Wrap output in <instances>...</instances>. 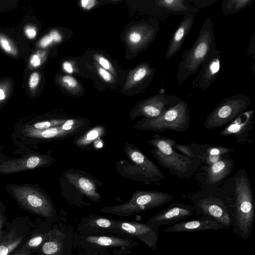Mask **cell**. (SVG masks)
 I'll use <instances>...</instances> for the list:
<instances>
[{
	"label": "cell",
	"mask_w": 255,
	"mask_h": 255,
	"mask_svg": "<svg viewBox=\"0 0 255 255\" xmlns=\"http://www.w3.org/2000/svg\"><path fill=\"white\" fill-rule=\"evenodd\" d=\"M195 213L192 205L184 203H173L164 210L149 218L146 224L158 228L161 226L174 224Z\"/></svg>",
	"instance_id": "cell-17"
},
{
	"label": "cell",
	"mask_w": 255,
	"mask_h": 255,
	"mask_svg": "<svg viewBox=\"0 0 255 255\" xmlns=\"http://www.w3.org/2000/svg\"><path fill=\"white\" fill-rule=\"evenodd\" d=\"M61 194L71 202L82 201L85 197L92 202H100L99 188L103 183L91 174L79 169H69L62 174L60 180Z\"/></svg>",
	"instance_id": "cell-6"
},
{
	"label": "cell",
	"mask_w": 255,
	"mask_h": 255,
	"mask_svg": "<svg viewBox=\"0 0 255 255\" xmlns=\"http://www.w3.org/2000/svg\"><path fill=\"white\" fill-rule=\"evenodd\" d=\"M216 188L234 206V220L231 227L233 233L243 240H247L252 232L255 218L253 192L248 173L241 168Z\"/></svg>",
	"instance_id": "cell-1"
},
{
	"label": "cell",
	"mask_w": 255,
	"mask_h": 255,
	"mask_svg": "<svg viewBox=\"0 0 255 255\" xmlns=\"http://www.w3.org/2000/svg\"><path fill=\"white\" fill-rule=\"evenodd\" d=\"M173 139L154 134L147 143L153 148L150 151L156 162L179 178L190 179L203 164L199 159L191 158L177 151L173 147Z\"/></svg>",
	"instance_id": "cell-2"
},
{
	"label": "cell",
	"mask_w": 255,
	"mask_h": 255,
	"mask_svg": "<svg viewBox=\"0 0 255 255\" xmlns=\"http://www.w3.org/2000/svg\"><path fill=\"white\" fill-rule=\"evenodd\" d=\"M155 70V68L151 67L148 63H142L128 73L124 89L128 90L150 81Z\"/></svg>",
	"instance_id": "cell-22"
},
{
	"label": "cell",
	"mask_w": 255,
	"mask_h": 255,
	"mask_svg": "<svg viewBox=\"0 0 255 255\" xmlns=\"http://www.w3.org/2000/svg\"><path fill=\"white\" fill-rule=\"evenodd\" d=\"M62 85L68 91L77 92L80 89V85L77 80L70 75H64L60 79Z\"/></svg>",
	"instance_id": "cell-31"
},
{
	"label": "cell",
	"mask_w": 255,
	"mask_h": 255,
	"mask_svg": "<svg viewBox=\"0 0 255 255\" xmlns=\"http://www.w3.org/2000/svg\"><path fill=\"white\" fill-rule=\"evenodd\" d=\"M106 128L103 125H97L77 135L73 143L77 148L84 150H91V145L95 144L106 134Z\"/></svg>",
	"instance_id": "cell-21"
},
{
	"label": "cell",
	"mask_w": 255,
	"mask_h": 255,
	"mask_svg": "<svg viewBox=\"0 0 255 255\" xmlns=\"http://www.w3.org/2000/svg\"><path fill=\"white\" fill-rule=\"evenodd\" d=\"M24 33L27 38L30 39H32L36 37L37 31L35 27L27 25L24 28Z\"/></svg>",
	"instance_id": "cell-40"
},
{
	"label": "cell",
	"mask_w": 255,
	"mask_h": 255,
	"mask_svg": "<svg viewBox=\"0 0 255 255\" xmlns=\"http://www.w3.org/2000/svg\"><path fill=\"white\" fill-rule=\"evenodd\" d=\"M233 151V149L221 145L206 144L204 145V151L203 154L212 155L229 156Z\"/></svg>",
	"instance_id": "cell-28"
},
{
	"label": "cell",
	"mask_w": 255,
	"mask_h": 255,
	"mask_svg": "<svg viewBox=\"0 0 255 255\" xmlns=\"http://www.w3.org/2000/svg\"><path fill=\"white\" fill-rule=\"evenodd\" d=\"M249 96L236 95L222 100L207 117L204 126L207 129L228 125L245 112L251 105Z\"/></svg>",
	"instance_id": "cell-9"
},
{
	"label": "cell",
	"mask_w": 255,
	"mask_h": 255,
	"mask_svg": "<svg viewBox=\"0 0 255 255\" xmlns=\"http://www.w3.org/2000/svg\"><path fill=\"white\" fill-rule=\"evenodd\" d=\"M16 189L14 191L15 198L24 209L48 220L55 216L53 206L44 193L27 187H20Z\"/></svg>",
	"instance_id": "cell-13"
},
{
	"label": "cell",
	"mask_w": 255,
	"mask_h": 255,
	"mask_svg": "<svg viewBox=\"0 0 255 255\" xmlns=\"http://www.w3.org/2000/svg\"><path fill=\"white\" fill-rule=\"evenodd\" d=\"M115 221L104 218H93L89 222L90 226L97 228L113 230Z\"/></svg>",
	"instance_id": "cell-32"
},
{
	"label": "cell",
	"mask_w": 255,
	"mask_h": 255,
	"mask_svg": "<svg viewBox=\"0 0 255 255\" xmlns=\"http://www.w3.org/2000/svg\"><path fill=\"white\" fill-rule=\"evenodd\" d=\"M29 62L32 67H38L41 64V59L38 54H34L31 55Z\"/></svg>",
	"instance_id": "cell-42"
},
{
	"label": "cell",
	"mask_w": 255,
	"mask_h": 255,
	"mask_svg": "<svg viewBox=\"0 0 255 255\" xmlns=\"http://www.w3.org/2000/svg\"><path fill=\"white\" fill-rule=\"evenodd\" d=\"M195 16L194 14L185 15L181 19L167 46L165 54L167 59L172 57L181 48L184 40L192 28Z\"/></svg>",
	"instance_id": "cell-20"
},
{
	"label": "cell",
	"mask_w": 255,
	"mask_h": 255,
	"mask_svg": "<svg viewBox=\"0 0 255 255\" xmlns=\"http://www.w3.org/2000/svg\"><path fill=\"white\" fill-rule=\"evenodd\" d=\"M52 38L53 42L59 43L62 41V36L60 33L56 29H53L48 34Z\"/></svg>",
	"instance_id": "cell-43"
},
{
	"label": "cell",
	"mask_w": 255,
	"mask_h": 255,
	"mask_svg": "<svg viewBox=\"0 0 255 255\" xmlns=\"http://www.w3.org/2000/svg\"><path fill=\"white\" fill-rule=\"evenodd\" d=\"M173 197L171 194L161 191L137 190L125 203L105 207L100 211L120 216H131L161 206L169 202Z\"/></svg>",
	"instance_id": "cell-8"
},
{
	"label": "cell",
	"mask_w": 255,
	"mask_h": 255,
	"mask_svg": "<svg viewBox=\"0 0 255 255\" xmlns=\"http://www.w3.org/2000/svg\"><path fill=\"white\" fill-rule=\"evenodd\" d=\"M5 98L4 91L0 88V100H4Z\"/></svg>",
	"instance_id": "cell-46"
},
{
	"label": "cell",
	"mask_w": 255,
	"mask_h": 255,
	"mask_svg": "<svg viewBox=\"0 0 255 255\" xmlns=\"http://www.w3.org/2000/svg\"><path fill=\"white\" fill-rule=\"evenodd\" d=\"M40 77L39 74L34 72L30 76L28 81V86L31 89H35L39 84Z\"/></svg>",
	"instance_id": "cell-37"
},
{
	"label": "cell",
	"mask_w": 255,
	"mask_h": 255,
	"mask_svg": "<svg viewBox=\"0 0 255 255\" xmlns=\"http://www.w3.org/2000/svg\"><path fill=\"white\" fill-rule=\"evenodd\" d=\"M190 200L196 215L209 216L224 225L226 229L232 227L234 206L218 189L197 191L191 196Z\"/></svg>",
	"instance_id": "cell-5"
},
{
	"label": "cell",
	"mask_w": 255,
	"mask_h": 255,
	"mask_svg": "<svg viewBox=\"0 0 255 255\" xmlns=\"http://www.w3.org/2000/svg\"><path fill=\"white\" fill-rule=\"evenodd\" d=\"M70 118L64 117L39 122L34 124L33 127L36 129L43 130L51 128L60 126Z\"/></svg>",
	"instance_id": "cell-30"
},
{
	"label": "cell",
	"mask_w": 255,
	"mask_h": 255,
	"mask_svg": "<svg viewBox=\"0 0 255 255\" xmlns=\"http://www.w3.org/2000/svg\"><path fill=\"white\" fill-rule=\"evenodd\" d=\"M221 64L220 51L213 50L201 65L200 72L192 83L194 88L205 90L215 82Z\"/></svg>",
	"instance_id": "cell-16"
},
{
	"label": "cell",
	"mask_w": 255,
	"mask_h": 255,
	"mask_svg": "<svg viewBox=\"0 0 255 255\" xmlns=\"http://www.w3.org/2000/svg\"><path fill=\"white\" fill-rule=\"evenodd\" d=\"M158 29L157 21L141 23L131 26L126 36L128 47L134 52L144 50L154 39Z\"/></svg>",
	"instance_id": "cell-15"
},
{
	"label": "cell",
	"mask_w": 255,
	"mask_h": 255,
	"mask_svg": "<svg viewBox=\"0 0 255 255\" xmlns=\"http://www.w3.org/2000/svg\"><path fill=\"white\" fill-rule=\"evenodd\" d=\"M33 254V253L31 252H23L18 249H16L10 255H32Z\"/></svg>",
	"instance_id": "cell-45"
},
{
	"label": "cell",
	"mask_w": 255,
	"mask_h": 255,
	"mask_svg": "<svg viewBox=\"0 0 255 255\" xmlns=\"http://www.w3.org/2000/svg\"><path fill=\"white\" fill-rule=\"evenodd\" d=\"M123 150L129 161L122 159L116 161V171L120 175L146 185H161L164 174L140 149L127 141Z\"/></svg>",
	"instance_id": "cell-3"
},
{
	"label": "cell",
	"mask_w": 255,
	"mask_h": 255,
	"mask_svg": "<svg viewBox=\"0 0 255 255\" xmlns=\"http://www.w3.org/2000/svg\"><path fill=\"white\" fill-rule=\"evenodd\" d=\"M255 0H223L222 12L225 15L238 13L251 5Z\"/></svg>",
	"instance_id": "cell-27"
},
{
	"label": "cell",
	"mask_w": 255,
	"mask_h": 255,
	"mask_svg": "<svg viewBox=\"0 0 255 255\" xmlns=\"http://www.w3.org/2000/svg\"><path fill=\"white\" fill-rule=\"evenodd\" d=\"M7 222L4 215V210L0 207V239L2 236Z\"/></svg>",
	"instance_id": "cell-38"
},
{
	"label": "cell",
	"mask_w": 255,
	"mask_h": 255,
	"mask_svg": "<svg viewBox=\"0 0 255 255\" xmlns=\"http://www.w3.org/2000/svg\"><path fill=\"white\" fill-rule=\"evenodd\" d=\"M235 167V160L230 156L225 157L210 165H202L196 176L203 190L216 188L231 175Z\"/></svg>",
	"instance_id": "cell-11"
},
{
	"label": "cell",
	"mask_w": 255,
	"mask_h": 255,
	"mask_svg": "<svg viewBox=\"0 0 255 255\" xmlns=\"http://www.w3.org/2000/svg\"><path fill=\"white\" fill-rule=\"evenodd\" d=\"M95 60L96 61L97 64L103 68L108 70L112 74H115V71L110 61L100 54H95L94 56Z\"/></svg>",
	"instance_id": "cell-34"
},
{
	"label": "cell",
	"mask_w": 255,
	"mask_h": 255,
	"mask_svg": "<svg viewBox=\"0 0 255 255\" xmlns=\"http://www.w3.org/2000/svg\"><path fill=\"white\" fill-rule=\"evenodd\" d=\"M173 147L177 151L186 156L202 160V158L198 155L193 143L190 145H185L178 144L175 142L173 145Z\"/></svg>",
	"instance_id": "cell-29"
},
{
	"label": "cell",
	"mask_w": 255,
	"mask_h": 255,
	"mask_svg": "<svg viewBox=\"0 0 255 255\" xmlns=\"http://www.w3.org/2000/svg\"><path fill=\"white\" fill-rule=\"evenodd\" d=\"M187 0H158L155 5L165 12L174 14L187 15L199 11V9L188 3Z\"/></svg>",
	"instance_id": "cell-23"
},
{
	"label": "cell",
	"mask_w": 255,
	"mask_h": 255,
	"mask_svg": "<svg viewBox=\"0 0 255 255\" xmlns=\"http://www.w3.org/2000/svg\"><path fill=\"white\" fill-rule=\"evenodd\" d=\"M181 101L178 96L166 93H159L138 102L129 114L130 121L139 117L156 118Z\"/></svg>",
	"instance_id": "cell-12"
},
{
	"label": "cell",
	"mask_w": 255,
	"mask_h": 255,
	"mask_svg": "<svg viewBox=\"0 0 255 255\" xmlns=\"http://www.w3.org/2000/svg\"><path fill=\"white\" fill-rule=\"evenodd\" d=\"M29 133L34 136L44 139H62L75 136L71 132L64 130L61 126L43 130L30 129Z\"/></svg>",
	"instance_id": "cell-25"
},
{
	"label": "cell",
	"mask_w": 255,
	"mask_h": 255,
	"mask_svg": "<svg viewBox=\"0 0 255 255\" xmlns=\"http://www.w3.org/2000/svg\"><path fill=\"white\" fill-rule=\"evenodd\" d=\"M96 64V68L98 74L104 81L111 83H113L115 82V77L111 72L103 68L97 63Z\"/></svg>",
	"instance_id": "cell-35"
},
{
	"label": "cell",
	"mask_w": 255,
	"mask_h": 255,
	"mask_svg": "<svg viewBox=\"0 0 255 255\" xmlns=\"http://www.w3.org/2000/svg\"><path fill=\"white\" fill-rule=\"evenodd\" d=\"M254 114V110L246 111L227 125L219 134L223 136H235L237 143L248 142L253 127Z\"/></svg>",
	"instance_id": "cell-18"
},
{
	"label": "cell",
	"mask_w": 255,
	"mask_h": 255,
	"mask_svg": "<svg viewBox=\"0 0 255 255\" xmlns=\"http://www.w3.org/2000/svg\"><path fill=\"white\" fill-rule=\"evenodd\" d=\"M35 225L23 217L8 221L0 239V255H10L13 253L25 242Z\"/></svg>",
	"instance_id": "cell-10"
},
{
	"label": "cell",
	"mask_w": 255,
	"mask_h": 255,
	"mask_svg": "<svg viewBox=\"0 0 255 255\" xmlns=\"http://www.w3.org/2000/svg\"><path fill=\"white\" fill-rule=\"evenodd\" d=\"M50 231L44 232L40 223H36L24 242L17 249L23 252H38L48 236Z\"/></svg>",
	"instance_id": "cell-24"
},
{
	"label": "cell",
	"mask_w": 255,
	"mask_h": 255,
	"mask_svg": "<svg viewBox=\"0 0 255 255\" xmlns=\"http://www.w3.org/2000/svg\"><path fill=\"white\" fill-rule=\"evenodd\" d=\"M226 229V227L212 218L203 215L198 219L180 221L172 226L162 229L165 232H191L205 230Z\"/></svg>",
	"instance_id": "cell-19"
},
{
	"label": "cell",
	"mask_w": 255,
	"mask_h": 255,
	"mask_svg": "<svg viewBox=\"0 0 255 255\" xmlns=\"http://www.w3.org/2000/svg\"><path fill=\"white\" fill-rule=\"evenodd\" d=\"M190 117L188 104L181 100L160 116L152 118H142L134 128L139 130L161 132L166 130L183 132L187 130Z\"/></svg>",
	"instance_id": "cell-7"
},
{
	"label": "cell",
	"mask_w": 255,
	"mask_h": 255,
	"mask_svg": "<svg viewBox=\"0 0 255 255\" xmlns=\"http://www.w3.org/2000/svg\"><path fill=\"white\" fill-rule=\"evenodd\" d=\"M97 2L95 0H82L80 1V4L82 8L90 10L96 5Z\"/></svg>",
	"instance_id": "cell-39"
},
{
	"label": "cell",
	"mask_w": 255,
	"mask_h": 255,
	"mask_svg": "<svg viewBox=\"0 0 255 255\" xmlns=\"http://www.w3.org/2000/svg\"><path fill=\"white\" fill-rule=\"evenodd\" d=\"M0 47L6 53L16 55L17 51L10 40L4 35L0 34Z\"/></svg>",
	"instance_id": "cell-33"
},
{
	"label": "cell",
	"mask_w": 255,
	"mask_h": 255,
	"mask_svg": "<svg viewBox=\"0 0 255 255\" xmlns=\"http://www.w3.org/2000/svg\"><path fill=\"white\" fill-rule=\"evenodd\" d=\"M188 2H192L193 5L200 8H203L208 7L211 4L215 3L216 0H187Z\"/></svg>",
	"instance_id": "cell-36"
},
{
	"label": "cell",
	"mask_w": 255,
	"mask_h": 255,
	"mask_svg": "<svg viewBox=\"0 0 255 255\" xmlns=\"http://www.w3.org/2000/svg\"><path fill=\"white\" fill-rule=\"evenodd\" d=\"M216 48L213 20L210 16L203 23L194 44L182 54L176 77L178 84L196 73L209 53Z\"/></svg>",
	"instance_id": "cell-4"
},
{
	"label": "cell",
	"mask_w": 255,
	"mask_h": 255,
	"mask_svg": "<svg viewBox=\"0 0 255 255\" xmlns=\"http://www.w3.org/2000/svg\"><path fill=\"white\" fill-rule=\"evenodd\" d=\"M53 41L52 38L49 34L44 36L40 40L39 42V46L41 48H46L50 45Z\"/></svg>",
	"instance_id": "cell-41"
},
{
	"label": "cell",
	"mask_w": 255,
	"mask_h": 255,
	"mask_svg": "<svg viewBox=\"0 0 255 255\" xmlns=\"http://www.w3.org/2000/svg\"><path fill=\"white\" fill-rule=\"evenodd\" d=\"M62 68L66 72L69 74H71L74 72L73 66L69 61H65L63 62Z\"/></svg>",
	"instance_id": "cell-44"
},
{
	"label": "cell",
	"mask_w": 255,
	"mask_h": 255,
	"mask_svg": "<svg viewBox=\"0 0 255 255\" xmlns=\"http://www.w3.org/2000/svg\"><path fill=\"white\" fill-rule=\"evenodd\" d=\"M86 240L91 244L105 247H126L133 243L125 239L107 236H89Z\"/></svg>",
	"instance_id": "cell-26"
},
{
	"label": "cell",
	"mask_w": 255,
	"mask_h": 255,
	"mask_svg": "<svg viewBox=\"0 0 255 255\" xmlns=\"http://www.w3.org/2000/svg\"><path fill=\"white\" fill-rule=\"evenodd\" d=\"M112 231L135 237L151 250L157 249L158 228L135 222L115 221Z\"/></svg>",
	"instance_id": "cell-14"
}]
</instances>
